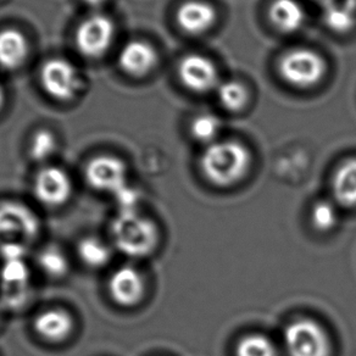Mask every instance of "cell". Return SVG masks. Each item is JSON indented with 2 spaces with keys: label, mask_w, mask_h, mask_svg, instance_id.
<instances>
[{
  "label": "cell",
  "mask_w": 356,
  "mask_h": 356,
  "mask_svg": "<svg viewBox=\"0 0 356 356\" xmlns=\"http://www.w3.org/2000/svg\"><path fill=\"white\" fill-rule=\"evenodd\" d=\"M250 153L236 140L209 144L202 154L200 168L209 182L218 187H231L241 182L250 168Z\"/></svg>",
  "instance_id": "cell-1"
},
{
  "label": "cell",
  "mask_w": 356,
  "mask_h": 356,
  "mask_svg": "<svg viewBox=\"0 0 356 356\" xmlns=\"http://www.w3.org/2000/svg\"><path fill=\"white\" fill-rule=\"evenodd\" d=\"M110 234L114 247L131 259L152 255L160 241L158 226L138 211L118 213L110 226Z\"/></svg>",
  "instance_id": "cell-2"
},
{
  "label": "cell",
  "mask_w": 356,
  "mask_h": 356,
  "mask_svg": "<svg viewBox=\"0 0 356 356\" xmlns=\"http://www.w3.org/2000/svg\"><path fill=\"white\" fill-rule=\"evenodd\" d=\"M40 229V218L26 204L16 200L0 203V247L15 244L30 249Z\"/></svg>",
  "instance_id": "cell-3"
},
{
  "label": "cell",
  "mask_w": 356,
  "mask_h": 356,
  "mask_svg": "<svg viewBox=\"0 0 356 356\" xmlns=\"http://www.w3.org/2000/svg\"><path fill=\"white\" fill-rule=\"evenodd\" d=\"M283 343L287 356H331V338L312 318L291 322L283 333Z\"/></svg>",
  "instance_id": "cell-4"
},
{
  "label": "cell",
  "mask_w": 356,
  "mask_h": 356,
  "mask_svg": "<svg viewBox=\"0 0 356 356\" xmlns=\"http://www.w3.org/2000/svg\"><path fill=\"white\" fill-rule=\"evenodd\" d=\"M280 74L288 83L305 88L321 81L326 74V64L312 50H291L280 61Z\"/></svg>",
  "instance_id": "cell-5"
},
{
  "label": "cell",
  "mask_w": 356,
  "mask_h": 356,
  "mask_svg": "<svg viewBox=\"0 0 356 356\" xmlns=\"http://www.w3.org/2000/svg\"><path fill=\"white\" fill-rule=\"evenodd\" d=\"M84 179L97 192L114 195L127 186V166L121 159L111 155L95 156L84 168Z\"/></svg>",
  "instance_id": "cell-6"
},
{
  "label": "cell",
  "mask_w": 356,
  "mask_h": 356,
  "mask_svg": "<svg viewBox=\"0 0 356 356\" xmlns=\"http://www.w3.org/2000/svg\"><path fill=\"white\" fill-rule=\"evenodd\" d=\"M32 192L42 205L50 209L60 208L72 197L74 184L64 168L45 166L35 175Z\"/></svg>",
  "instance_id": "cell-7"
},
{
  "label": "cell",
  "mask_w": 356,
  "mask_h": 356,
  "mask_svg": "<svg viewBox=\"0 0 356 356\" xmlns=\"http://www.w3.org/2000/svg\"><path fill=\"white\" fill-rule=\"evenodd\" d=\"M42 86L45 92L58 100H70L82 88V79L79 70L64 59H50L40 71Z\"/></svg>",
  "instance_id": "cell-8"
},
{
  "label": "cell",
  "mask_w": 356,
  "mask_h": 356,
  "mask_svg": "<svg viewBox=\"0 0 356 356\" xmlns=\"http://www.w3.org/2000/svg\"><path fill=\"white\" fill-rule=\"evenodd\" d=\"M114 35V24L109 17L90 16L79 25L76 32V44L84 56L98 58L109 49Z\"/></svg>",
  "instance_id": "cell-9"
},
{
  "label": "cell",
  "mask_w": 356,
  "mask_h": 356,
  "mask_svg": "<svg viewBox=\"0 0 356 356\" xmlns=\"http://www.w3.org/2000/svg\"><path fill=\"white\" fill-rule=\"evenodd\" d=\"M110 297L119 307H132L143 300L145 281L132 265L120 266L111 273L108 282Z\"/></svg>",
  "instance_id": "cell-10"
},
{
  "label": "cell",
  "mask_w": 356,
  "mask_h": 356,
  "mask_svg": "<svg viewBox=\"0 0 356 356\" xmlns=\"http://www.w3.org/2000/svg\"><path fill=\"white\" fill-rule=\"evenodd\" d=\"M178 74L187 88L204 93L218 84V72L211 60L203 55L189 54L181 60Z\"/></svg>",
  "instance_id": "cell-11"
},
{
  "label": "cell",
  "mask_w": 356,
  "mask_h": 356,
  "mask_svg": "<svg viewBox=\"0 0 356 356\" xmlns=\"http://www.w3.org/2000/svg\"><path fill=\"white\" fill-rule=\"evenodd\" d=\"M33 330L45 341L61 343L67 341L74 333V316L60 307L47 309L35 317Z\"/></svg>",
  "instance_id": "cell-12"
},
{
  "label": "cell",
  "mask_w": 356,
  "mask_h": 356,
  "mask_svg": "<svg viewBox=\"0 0 356 356\" xmlns=\"http://www.w3.org/2000/svg\"><path fill=\"white\" fill-rule=\"evenodd\" d=\"M178 26L188 35H203L216 21V11L213 6L192 0L184 3L177 11Z\"/></svg>",
  "instance_id": "cell-13"
},
{
  "label": "cell",
  "mask_w": 356,
  "mask_h": 356,
  "mask_svg": "<svg viewBox=\"0 0 356 356\" xmlns=\"http://www.w3.org/2000/svg\"><path fill=\"white\" fill-rule=\"evenodd\" d=\"M120 66L132 76H143L155 67L158 54L152 45L142 40H131L119 56Z\"/></svg>",
  "instance_id": "cell-14"
},
{
  "label": "cell",
  "mask_w": 356,
  "mask_h": 356,
  "mask_svg": "<svg viewBox=\"0 0 356 356\" xmlns=\"http://www.w3.org/2000/svg\"><path fill=\"white\" fill-rule=\"evenodd\" d=\"M268 16L273 25L284 33L297 32L305 21V11L297 0H275Z\"/></svg>",
  "instance_id": "cell-15"
},
{
  "label": "cell",
  "mask_w": 356,
  "mask_h": 356,
  "mask_svg": "<svg viewBox=\"0 0 356 356\" xmlns=\"http://www.w3.org/2000/svg\"><path fill=\"white\" fill-rule=\"evenodd\" d=\"M332 193L338 204L356 207V159H349L337 168L332 179Z\"/></svg>",
  "instance_id": "cell-16"
},
{
  "label": "cell",
  "mask_w": 356,
  "mask_h": 356,
  "mask_svg": "<svg viewBox=\"0 0 356 356\" xmlns=\"http://www.w3.org/2000/svg\"><path fill=\"white\" fill-rule=\"evenodd\" d=\"M29 54V43L25 35L16 30L0 32V66L13 70L19 67Z\"/></svg>",
  "instance_id": "cell-17"
},
{
  "label": "cell",
  "mask_w": 356,
  "mask_h": 356,
  "mask_svg": "<svg viewBox=\"0 0 356 356\" xmlns=\"http://www.w3.org/2000/svg\"><path fill=\"white\" fill-rule=\"evenodd\" d=\"M79 260L89 268H103L113 257V249L97 237L82 238L77 244Z\"/></svg>",
  "instance_id": "cell-18"
},
{
  "label": "cell",
  "mask_w": 356,
  "mask_h": 356,
  "mask_svg": "<svg viewBox=\"0 0 356 356\" xmlns=\"http://www.w3.org/2000/svg\"><path fill=\"white\" fill-rule=\"evenodd\" d=\"M37 265L45 276L54 280L65 277L69 273V259L60 248L54 245L45 247L38 252Z\"/></svg>",
  "instance_id": "cell-19"
},
{
  "label": "cell",
  "mask_w": 356,
  "mask_h": 356,
  "mask_svg": "<svg viewBox=\"0 0 356 356\" xmlns=\"http://www.w3.org/2000/svg\"><path fill=\"white\" fill-rule=\"evenodd\" d=\"M30 267L25 259L4 260L0 267V288L17 289L30 287Z\"/></svg>",
  "instance_id": "cell-20"
},
{
  "label": "cell",
  "mask_w": 356,
  "mask_h": 356,
  "mask_svg": "<svg viewBox=\"0 0 356 356\" xmlns=\"http://www.w3.org/2000/svg\"><path fill=\"white\" fill-rule=\"evenodd\" d=\"M234 353L236 356H278L277 346L273 339L260 333H252L241 338Z\"/></svg>",
  "instance_id": "cell-21"
},
{
  "label": "cell",
  "mask_w": 356,
  "mask_h": 356,
  "mask_svg": "<svg viewBox=\"0 0 356 356\" xmlns=\"http://www.w3.org/2000/svg\"><path fill=\"white\" fill-rule=\"evenodd\" d=\"M218 97L223 108L237 113L247 105L248 90L238 81H226L218 86Z\"/></svg>",
  "instance_id": "cell-22"
},
{
  "label": "cell",
  "mask_w": 356,
  "mask_h": 356,
  "mask_svg": "<svg viewBox=\"0 0 356 356\" xmlns=\"http://www.w3.org/2000/svg\"><path fill=\"white\" fill-rule=\"evenodd\" d=\"M325 22L331 30L344 33L350 31L356 24L355 10L348 4L332 3L326 6Z\"/></svg>",
  "instance_id": "cell-23"
},
{
  "label": "cell",
  "mask_w": 356,
  "mask_h": 356,
  "mask_svg": "<svg viewBox=\"0 0 356 356\" xmlns=\"http://www.w3.org/2000/svg\"><path fill=\"white\" fill-rule=\"evenodd\" d=\"M221 127V120L215 115H199L192 122V136L199 142L204 143H213V139L216 138L218 131Z\"/></svg>",
  "instance_id": "cell-24"
},
{
  "label": "cell",
  "mask_w": 356,
  "mask_h": 356,
  "mask_svg": "<svg viewBox=\"0 0 356 356\" xmlns=\"http://www.w3.org/2000/svg\"><path fill=\"white\" fill-rule=\"evenodd\" d=\"M55 150L56 139L51 132L47 129H40L33 136L30 145V155L35 161L43 163L55 153Z\"/></svg>",
  "instance_id": "cell-25"
},
{
  "label": "cell",
  "mask_w": 356,
  "mask_h": 356,
  "mask_svg": "<svg viewBox=\"0 0 356 356\" xmlns=\"http://www.w3.org/2000/svg\"><path fill=\"white\" fill-rule=\"evenodd\" d=\"M338 221L336 207L327 200H320L312 209V222L318 231H330Z\"/></svg>",
  "instance_id": "cell-26"
},
{
  "label": "cell",
  "mask_w": 356,
  "mask_h": 356,
  "mask_svg": "<svg viewBox=\"0 0 356 356\" xmlns=\"http://www.w3.org/2000/svg\"><path fill=\"white\" fill-rule=\"evenodd\" d=\"M115 202L119 209V213H134L138 211L139 192L134 187H129V184L124 186V188L120 189L119 192L114 194Z\"/></svg>",
  "instance_id": "cell-27"
},
{
  "label": "cell",
  "mask_w": 356,
  "mask_h": 356,
  "mask_svg": "<svg viewBox=\"0 0 356 356\" xmlns=\"http://www.w3.org/2000/svg\"><path fill=\"white\" fill-rule=\"evenodd\" d=\"M83 1L88 6H99L102 3H104L105 0H83Z\"/></svg>",
  "instance_id": "cell-28"
},
{
  "label": "cell",
  "mask_w": 356,
  "mask_h": 356,
  "mask_svg": "<svg viewBox=\"0 0 356 356\" xmlns=\"http://www.w3.org/2000/svg\"><path fill=\"white\" fill-rule=\"evenodd\" d=\"M315 1L325 6H328L330 4H332V3H334V0H315Z\"/></svg>",
  "instance_id": "cell-29"
},
{
  "label": "cell",
  "mask_w": 356,
  "mask_h": 356,
  "mask_svg": "<svg viewBox=\"0 0 356 356\" xmlns=\"http://www.w3.org/2000/svg\"><path fill=\"white\" fill-rule=\"evenodd\" d=\"M3 103H4V92H3V88L0 86V108H1Z\"/></svg>",
  "instance_id": "cell-30"
},
{
  "label": "cell",
  "mask_w": 356,
  "mask_h": 356,
  "mask_svg": "<svg viewBox=\"0 0 356 356\" xmlns=\"http://www.w3.org/2000/svg\"><path fill=\"white\" fill-rule=\"evenodd\" d=\"M348 6H350L354 10H356V0H348V3H346Z\"/></svg>",
  "instance_id": "cell-31"
},
{
  "label": "cell",
  "mask_w": 356,
  "mask_h": 356,
  "mask_svg": "<svg viewBox=\"0 0 356 356\" xmlns=\"http://www.w3.org/2000/svg\"><path fill=\"white\" fill-rule=\"evenodd\" d=\"M0 321H1V307H0Z\"/></svg>",
  "instance_id": "cell-32"
}]
</instances>
